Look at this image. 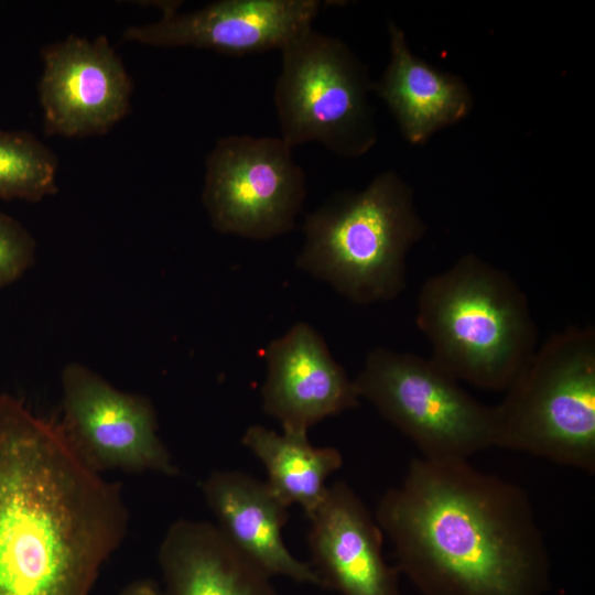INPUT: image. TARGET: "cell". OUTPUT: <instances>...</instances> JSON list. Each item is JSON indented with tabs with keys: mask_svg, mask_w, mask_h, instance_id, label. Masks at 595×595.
<instances>
[{
	"mask_svg": "<svg viewBox=\"0 0 595 595\" xmlns=\"http://www.w3.org/2000/svg\"><path fill=\"white\" fill-rule=\"evenodd\" d=\"M376 521L422 595H544L549 551L528 494L468 461L410 463Z\"/></svg>",
	"mask_w": 595,
	"mask_h": 595,
	"instance_id": "cell-1",
	"label": "cell"
},
{
	"mask_svg": "<svg viewBox=\"0 0 595 595\" xmlns=\"http://www.w3.org/2000/svg\"><path fill=\"white\" fill-rule=\"evenodd\" d=\"M158 563L166 595H279L271 576L212 522L174 521L160 543Z\"/></svg>",
	"mask_w": 595,
	"mask_h": 595,
	"instance_id": "cell-15",
	"label": "cell"
},
{
	"mask_svg": "<svg viewBox=\"0 0 595 595\" xmlns=\"http://www.w3.org/2000/svg\"><path fill=\"white\" fill-rule=\"evenodd\" d=\"M128 524L121 486L0 393V595H91Z\"/></svg>",
	"mask_w": 595,
	"mask_h": 595,
	"instance_id": "cell-2",
	"label": "cell"
},
{
	"mask_svg": "<svg viewBox=\"0 0 595 595\" xmlns=\"http://www.w3.org/2000/svg\"><path fill=\"white\" fill-rule=\"evenodd\" d=\"M424 232L411 188L383 172L306 215L296 267L354 303L389 301L405 289L407 256Z\"/></svg>",
	"mask_w": 595,
	"mask_h": 595,
	"instance_id": "cell-4",
	"label": "cell"
},
{
	"mask_svg": "<svg viewBox=\"0 0 595 595\" xmlns=\"http://www.w3.org/2000/svg\"><path fill=\"white\" fill-rule=\"evenodd\" d=\"M62 419L67 443L94 472L177 474L173 457L159 435L151 400L122 391L79 363L61 375Z\"/></svg>",
	"mask_w": 595,
	"mask_h": 595,
	"instance_id": "cell-9",
	"label": "cell"
},
{
	"mask_svg": "<svg viewBox=\"0 0 595 595\" xmlns=\"http://www.w3.org/2000/svg\"><path fill=\"white\" fill-rule=\"evenodd\" d=\"M180 2H164L162 18L125 31L126 41L161 47L192 46L242 56L282 51L313 28L317 0H219L178 13Z\"/></svg>",
	"mask_w": 595,
	"mask_h": 595,
	"instance_id": "cell-11",
	"label": "cell"
},
{
	"mask_svg": "<svg viewBox=\"0 0 595 595\" xmlns=\"http://www.w3.org/2000/svg\"><path fill=\"white\" fill-rule=\"evenodd\" d=\"M221 534L267 574L324 588L310 563L295 558L283 541L285 506L266 482L241 470H215L201 485Z\"/></svg>",
	"mask_w": 595,
	"mask_h": 595,
	"instance_id": "cell-14",
	"label": "cell"
},
{
	"mask_svg": "<svg viewBox=\"0 0 595 595\" xmlns=\"http://www.w3.org/2000/svg\"><path fill=\"white\" fill-rule=\"evenodd\" d=\"M241 443L264 466L273 494L288 507L301 506L307 517L323 499L327 478L343 464L335 447H316L307 435L279 434L259 424L246 429Z\"/></svg>",
	"mask_w": 595,
	"mask_h": 595,
	"instance_id": "cell-17",
	"label": "cell"
},
{
	"mask_svg": "<svg viewBox=\"0 0 595 595\" xmlns=\"http://www.w3.org/2000/svg\"><path fill=\"white\" fill-rule=\"evenodd\" d=\"M366 67L339 39L313 28L281 51L274 106L281 139L294 148L318 142L339 156H359L376 140Z\"/></svg>",
	"mask_w": 595,
	"mask_h": 595,
	"instance_id": "cell-6",
	"label": "cell"
},
{
	"mask_svg": "<svg viewBox=\"0 0 595 595\" xmlns=\"http://www.w3.org/2000/svg\"><path fill=\"white\" fill-rule=\"evenodd\" d=\"M264 358L262 409L281 424L282 432L307 435L322 420L359 405L354 379L307 323H296L273 339Z\"/></svg>",
	"mask_w": 595,
	"mask_h": 595,
	"instance_id": "cell-12",
	"label": "cell"
},
{
	"mask_svg": "<svg viewBox=\"0 0 595 595\" xmlns=\"http://www.w3.org/2000/svg\"><path fill=\"white\" fill-rule=\"evenodd\" d=\"M205 166L202 202L218 232L268 240L293 229L306 176L280 137L219 138Z\"/></svg>",
	"mask_w": 595,
	"mask_h": 595,
	"instance_id": "cell-8",
	"label": "cell"
},
{
	"mask_svg": "<svg viewBox=\"0 0 595 595\" xmlns=\"http://www.w3.org/2000/svg\"><path fill=\"white\" fill-rule=\"evenodd\" d=\"M494 446L595 472V329L545 340L494 407Z\"/></svg>",
	"mask_w": 595,
	"mask_h": 595,
	"instance_id": "cell-5",
	"label": "cell"
},
{
	"mask_svg": "<svg viewBox=\"0 0 595 595\" xmlns=\"http://www.w3.org/2000/svg\"><path fill=\"white\" fill-rule=\"evenodd\" d=\"M307 518L311 565L325 589L340 595H400V573L383 558V533L349 485L342 480L328 485Z\"/></svg>",
	"mask_w": 595,
	"mask_h": 595,
	"instance_id": "cell-13",
	"label": "cell"
},
{
	"mask_svg": "<svg viewBox=\"0 0 595 595\" xmlns=\"http://www.w3.org/2000/svg\"><path fill=\"white\" fill-rule=\"evenodd\" d=\"M36 242L15 218L0 210V289L13 283L30 269Z\"/></svg>",
	"mask_w": 595,
	"mask_h": 595,
	"instance_id": "cell-19",
	"label": "cell"
},
{
	"mask_svg": "<svg viewBox=\"0 0 595 595\" xmlns=\"http://www.w3.org/2000/svg\"><path fill=\"white\" fill-rule=\"evenodd\" d=\"M57 158L34 134L0 129V198L39 202L57 191Z\"/></svg>",
	"mask_w": 595,
	"mask_h": 595,
	"instance_id": "cell-18",
	"label": "cell"
},
{
	"mask_svg": "<svg viewBox=\"0 0 595 595\" xmlns=\"http://www.w3.org/2000/svg\"><path fill=\"white\" fill-rule=\"evenodd\" d=\"M117 595H166L161 585L152 578H138L127 584Z\"/></svg>",
	"mask_w": 595,
	"mask_h": 595,
	"instance_id": "cell-20",
	"label": "cell"
},
{
	"mask_svg": "<svg viewBox=\"0 0 595 595\" xmlns=\"http://www.w3.org/2000/svg\"><path fill=\"white\" fill-rule=\"evenodd\" d=\"M416 325L435 364L482 389L506 390L537 350L526 293L507 272L472 253L424 281Z\"/></svg>",
	"mask_w": 595,
	"mask_h": 595,
	"instance_id": "cell-3",
	"label": "cell"
},
{
	"mask_svg": "<svg viewBox=\"0 0 595 595\" xmlns=\"http://www.w3.org/2000/svg\"><path fill=\"white\" fill-rule=\"evenodd\" d=\"M390 61L372 89L394 116L403 136L420 143L436 130L463 119L472 99L456 76L414 56L401 29L389 23Z\"/></svg>",
	"mask_w": 595,
	"mask_h": 595,
	"instance_id": "cell-16",
	"label": "cell"
},
{
	"mask_svg": "<svg viewBox=\"0 0 595 595\" xmlns=\"http://www.w3.org/2000/svg\"><path fill=\"white\" fill-rule=\"evenodd\" d=\"M42 60L39 97L46 134H102L130 110L131 78L104 35H71L44 47Z\"/></svg>",
	"mask_w": 595,
	"mask_h": 595,
	"instance_id": "cell-10",
	"label": "cell"
},
{
	"mask_svg": "<svg viewBox=\"0 0 595 595\" xmlns=\"http://www.w3.org/2000/svg\"><path fill=\"white\" fill-rule=\"evenodd\" d=\"M354 382L425 459L468 461L494 446V407L469 396L431 358L377 347Z\"/></svg>",
	"mask_w": 595,
	"mask_h": 595,
	"instance_id": "cell-7",
	"label": "cell"
}]
</instances>
